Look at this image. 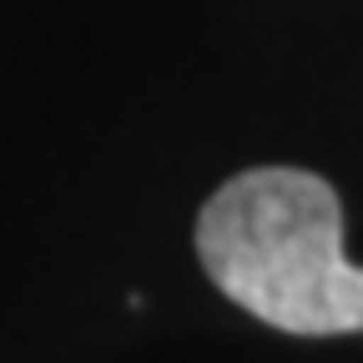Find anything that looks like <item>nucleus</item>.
Returning <instances> with one entry per match:
<instances>
[{
    "label": "nucleus",
    "mask_w": 363,
    "mask_h": 363,
    "mask_svg": "<svg viewBox=\"0 0 363 363\" xmlns=\"http://www.w3.org/2000/svg\"><path fill=\"white\" fill-rule=\"evenodd\" d=\"M197 257L227 303L293 338L363 333V267L343 257V207L318 172L252 167L197 212Z\"/></svg>",
    "instance_id": "obj_1"
}]
</instances>
